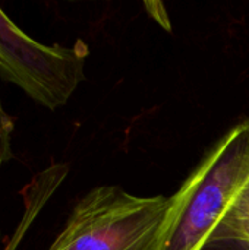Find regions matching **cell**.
<instances>
[{
	"mask_svg": "<svg viewBox=\"0 0 249 250\" xmlns=\"http://www.w3.org/2000/svg\"><path fill=\"white\" fill-rule=\"evenodd\" d=\"M249 186V119L232 127L169 198L153 250H205Z\"/></svg>",
	"mask_w": 249,
	"mask_h": 250,
	"instance_id": "6da1fadb",
	"label": "cell"
},
{
	"mask_svg": "<svg viewBox=\"0 0 249 250\" xmlns=\"http://www.w3.org/2000/svg\"><path fill=\"white\" fill-rule=\"evenodd\" d=\"M169 198L98 186L73 207L47 250H153Z\"/></svg>",
	"mask_w": 249,
	"mask_h": 250,
	"instance_id": "7a4b0ae2",
	"label": "cell"
},
{
	"mask_svg": "<svg viewBox=\"0 0 249 250\" xmlns=\"http://www.w3.org/2000/svg\"><path fill=\"white\" fill-rule=\"evenodd\" d=\"M90 47L45 45L26 35L0 9V78L47 110L63 107L85 79Z\"/></svg>",
	"mask_w": 249,
	"mask_h": 250,
	"instance_id": "3957f363",
	"label": "cell"
},
{
	"mask_svg": "<svg viewBox=\"0 0 249 250\" xmlns=\"http://www.w3.org/2000/svg\"><path fill=\"white\" fill-rule=\"evenodd\" d=\"M225 242L239 243L249 249V186L222 221L211 243Z\"/></svg>",
	"mask_w": 249,
	"mask_h": 250,
	"instance_id": "277c9868",
	"label": "cell"
},
{
	"mask_svg": "<svg viewBox=\"0 0 249 250\" xmlns=\"http://www.w3.org/2000/svg\"><path fill=\"white\" fill-rule=\"evenodd\" d=\"M15 129V119L4 110L0 98V170L13 158L12 133Z\"/></svg>",
	"mask_w": 249,
	"mask_h": 250,
	"instance_id": "5b68a950",
	"label": "cell"
},
{
	"mask_svg": "<svg viewBox=\"0 0 249 250\" xmlns=\"http://www.w3.org/2000/svg\"><path fill=\"white\" fill-rule=\"evenodd\" d=\"M144 7L147 9V13L150 15L151 19H154V22H157L163 29L172 31V22L169 18V13L166 10V6L161 1H145Z\"/></svg>",
	"mask_w": 249,
	"mask_h": 250,
	"instance_id": "8992f818",
	"label": "cell"
},
{
	"mask_svg": "<svg viewBox=\"0 0 249 250\" xmlns=\"http://www.w3.org/2000/svg\"><path fill=\"white\" fill-rule=\"evenodd\" d=\"M205 250H236V249H230L229 246H226V243H211L207 246Z\"/></svg>",
	"mask_w": 249,
	"mask_h": 250,
	"instance_id": "52a82bcc",
	"label": "cell"
}]
</instances>
